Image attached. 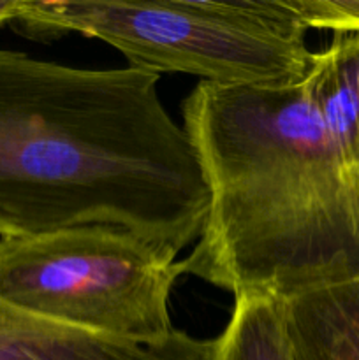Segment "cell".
Segmentation results:
<instances>
[{
    "label": "cell",
    "instance_id": "cell-1",
    "mask_svg": "<svg viewBox=\"0 0 359 360\" xmlns=\"http://www.w3.org/2000/svg\"><path fill=\"white\" fill-rule=\"evenodd\" d=\"M158 74L0 49V239L109 225L178 255L210 192Z\"/></svg>",
    "mask_w": 359,
    "mask_h": 360
},
{
    "label": "cell",
    "instance_id": "cell-2",
    "mask_svg": "<svg viewBox=\"0 0 359 360\" xmlns=\"http://www.w3.org/2000/svg\"><path fill=\"white\" fill-rule=\"evenodd\" d=\"M182 111L210 192L183 274L234 299L289 302L359 273V199L310 67L289 83L201 81Z\"/></svg>",
    "mask_w": 359,
    "mask_h": 360
},
{
    "label": "cell",
    "instance_id": "cell-3",
    "mask_svg": "<svg viewBox=\"0 0 359 360\" xmlns=\"http://www.w3.org/2000/svg\"><path fill=\"white\" fill-rule=\"evenodd\" d=\"M13 23L28 37L77 32L118 49L129 67L215 84L301 79L313 56L287 0H21Z\"/></svg>",
    "mask_w": 359,
    "mask_h": 360
},
{
    "label": "cell",
    "instance_id": "cell-4",
    "mask_svg": "<svg viewBox=\"0 0 359 360\" xmlns=\"http://www.w3.org/2000/svg\"><path fill=\"white\" fill-rule=\"evenodd\" d=\"M176 253L109 225L0 239V302L60 326L153 343L171 336Z\"/></svg>",
    "mask_w": 359,
    "mask_h": 360
},
{
    "label": "cell",
    "instance_id": "cell-5",
    "mask_svg": "<svg viewBox=\"0 0 359 360\" xmlns=\"http://www.w3.org/2000/svg\"><path fill=\"white\" fill-rule=\"evenodd\" d=\"M294 360H359V273L285 302Z\"/></svg>",
    "mask_w": 359,
    "mask_h": 360
},
{
    "label": "cell",
    "instance_id": "cell-6",
    "mask_svg": "<svg viewBox=\"0 0 359 360\" xmlns=\"http://www.w3.org/2000/svg\"><path fill=\"white\" fill-rule=\"evenodd\" d=\"M317 105L359 199V35L336 34L310 63Z\"/></svg>",
    "mask_w": 359,
    "mask_h": 360
},
{
    "label": "cell",
    "instance_id": "cell-7",
    "mask_svg": "<svg viewBox=\"0 0 359 360\" xmlns=\"http://www.w3.org/2000/svg\"><path fill=\"white\" fill-rule=\"evenodd\" d=\"M217 360H294L285 302L234 299L227 327L217 338Z\"/></svg>",
    "mask_w": 359,
    "mask_h": 360
},
{
    "label": "cell",
    "instance_id": "cell-8",
    "mask_svg": "<svg viewBox=\"0 0 359 360\" xmlns=\"http://www.w3.org/2000/svg\"><path fill=\"white\" fill-rule=\"evenodd\" d=\"M306 30L359 35V0H287Z\"/></svg>",
    "mask_w": 359,
    "mask_h": 360
},
{
    "label": "cell",
    "instance_id": "cell-9",
    "mask_svg": "<svg viewBox=\"0 0 359 360\" xmlns=\"http://www.w3.org/2000/svg\"><path fill=\"white\" fill-rule=\"evenodd\" d=\"M21 0H0V25L6 21H13L20 9Z\"/></svg>",
    "mask_w": 359,
    "mask_h": 360
}]
</instances>
